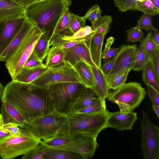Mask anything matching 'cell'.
Wrapping results in <instances>:
<instances>
[{
    "mask_svg": "<svg viewBox=\"0 0 159 159\" xmlns=\"http://www.w3.org/2000/svg\"><path fill=\"white\" fill-rule=\"evenodd\" d=\"M49 69L44 65L37 67L29 68L24 67L17 75L15 80L22 83L30 84L33 81Z\"/></svg>",
    "mask_w": 159,
    "mask_h": 159,
    "instance_id": "obj_21",
    "label": "cell"
},
{
    "mask_svg": "<svg viewBox=\"0 0 159 159\" xmlns=\"http://www.w3.org/2000/svg\"><path fill=\"white\" fill-rule=\"evenodd\" d=\"M141 121L142 155L144 159H159V127L143 111Z\"/></svg>",
    "mask_w": 159,
    "mask_h": 159,
    "instance_id": "obj_10",
    "label": "cell"
},
{
    "mask_svg": "<svg viewBox=\"0 0 159 159\" xmlns=\"http://www.w3.org/2000/svg\"><path fill=\"white\" fill-rule=\"evenodd\" d=\"M71 0H39L25 10V17L43 32L52 30Z\"/></svg>",
    "mask_w": 159,
    "mask_h": 159,
    "instance_id": "obj_2",
    "label": "cell"
},
{
    "mask_svg": "<svg viewBox=\"0 0 159 159\" xmlns=\"http://www.w3.org/2000/svg\"><path fill=\"white\" fill-rule=\"evenodd\" d=\"M0 159H1V157H0Z\"/></svg>",
    "mask_w": 159,
    "mask_h": 159,
    "instance_id": "obj_55",
    "label": "cell"
},
{
    "mask_svg": "<svg viewBox=\"0 0 159 159\" xmlns=\"http://www.w3.org/2000/svg\"><path fill=\"white\" fill-rule=\"evenodd\" d=\"M86 20L84 16H80L71 13L68 29L70 35L75 33L80 28L84 26Z\"/></svg>",
    "mask_w": 159,
    "mask_h": 159,
    "instance_id": "obj_37",
    "label": "cell"
},
{
    "mask_svg": "<svg viewBox=\"0 0 159 159\" xmlns=\"http://www.w3.org/2000/svg\"><path fill=\"white\" fill-rule=\"evenodd\" d=\"M67 124L66 115L54 110L26 122L24 128L37 138L43 140L62 133Z\"/></svg>",
    "mask_w": 159,
    "mask_h": 159,
    "instance_id": "obj_4",
    "label": "cell"
},
{
    "mask_svg": "<svg viewBox=\"0 0 159 159\" xmlns=\"http://www.w3.org/2000/svg\"><path fill=\"white\" fill-rule=\"evenodd\" d=\"M112 18L109 15L102 16L98 20L92 28L93 33H100L106 34L109 31Z\"/></svg>",
    "mask_w": 159,
    "mask_h": 159,
    "instance_id": "obj_33",
    "label": "cell"
},
{
    "mask_svg": "<svg viewBox=\"0 0 159 159\" xmlns=\"http://www.w3.org/2000/svg\"><path fill=\"white\" fill-rule=\"evenodd\" d=\"M25 9L11 0H0V21L25 17Z\"/></svg>",
    "mask_w": 159,
    "mask_h": 159,
    "instance_id": "obj_19",
    "label": "cell"
},
{
    "mask_svg": "<svg viewBox=\"0 0 159 159\" xmlns=\"http://www.w3.org/2000/svg\"><path fill=\"white\" fill-rule=\"evenodd\" d=\"M50 30L43 32L36 42L33 52L43 61L46 58L49 48Z\"/></svg>",
    "mask_w": 159,
    "mask_h": 159,
    "instance_id": "obj_26",
    "label": "cell"
},
{
    "mask_svg": "<svg viewBox=\"0 0 159 159\" xmlns=\"http://www.w3.org/2000/svg\"><path fill=\"white\" fill-rule=\"evenodd\" d=\"M64 82L82 83L74 69L66 62L49 69L30 84L37 88L47 89L53 84Z\"/></svg>",
    "mask_w": 159,
    "mask_h": 159,
    "instance_id": "obj_9",
    "label": "cell"
},
{
    "mask_svg": "<svg viewBox=\"0 0 159 159\" xmlns=\"http://www.w3.org/2000/svg\"><path fill=\"white\" fill-rule=\"evenodd\" d=\"M43 159H84L80 155L61 149H51L45 154Z\"/></svg>",
    "mask_w": 159,
    "mask_h": 159,
    "instance_id": "obj_28",
    "label": "cell"
},
{
    "mask_svg": "<svg viewBox=\"0 0 159 159\" xmlns=\"http://www.w3.org/2000/svg\"><path fill=\"white\" fill-rule=\"evenodd\" d=\"M11 135L8 131L0 126V142Z\"/></svg>",
    "mask_w": 159,
    "mask_h": 159,
    "instance_id": "obj_50",
    "label": "cell"
},
{
    "mask_svg": "<svg viewBox=\"0 0 159 159\" xmlns=\"http://www.w3.org/2000/svg\"><path fill=\"white\" fill-rule=\"evenodd\" d=\"M71 13L69 7L66 9L60 21L55 27L50 32V41L52 37L55 35L62 34L70 35L68 29L70 22Z\"/></svg>",
    "mask_w": 159,
    "mask_h": 159,
    "instance_id": "obj_25",
    "label": "cell"
},
{
    "mask_svg": "<svg viewBox=\"0 0 159 159\" xmlns=\"http://www.w3.org/2000/svg\"><path fill=\"white\" fill-rule=\"evenodd\" d=\"M135 2L132 10L140 11L151 16L158 14L159 9L151 0H134Z\"/></svg>",
    "mask_w": 159,
    "mask_h": 159,
    "instance_id": "obj_29",
    "label": "cell"
},
{
    "mask_svg": "<svg viewBox=\"0 0 159 159\" xmlns=\"http://www.w3.org/2000/svg\"><path fill=\"white\" fill-rule=\"evenodd\" d=\"M152 66L157 79L159 80V49L151 60Z\"/></svg>",
    "mask_w": 159,
    "mask_h": 159,
    "instance_id": "obj_47",
    "label": "cell"
},
{
    "mask_svg": "<svg viewBox=\"0 0 159 159\" xmlns=\"http://www.w3.org/2000/svg\"><path fill=\"white\" fill-rule=\"evenodd\" d=\"M114 38L112 37L108 38L107 40L105 48L102 52V59L106 62L114 57L119 51L118 48H111L114 41Z\"/></svg>",
    "mask_w": 159,
    "mask_h": 159,
    "instance_id": "obj_35",
    "label": "cell"
},
{
    "mask_svg": "<svg viewBox=\"0 0 159 159\" xmlns=\"http://www.w3.org/2000/svg\"><path fill=\"white\" fill-rule=\"evenodd\" d=\"M25 9L30 5L39 0H11Z\"/></svg>",
    "mask_w": 159,
    "mask_h": 159,
    "instance_id": "obj_49",
    "label": "cell"
},
{
    "mask_svg": "<svg viewBox=\"0 0 159 159\" xmlns=\"http://www.w3.org/2000/svg\"><path fill=\"white\" fill-rule=\"evenodd\" d=\"M35 26L25 17L22 25L10 44L0 55V61L6 62Z\"/></svg>",
    "mask_w": 159,
    "mask_h": 159,
    "instance_id": "obj_16",
    "label": "cell"
},
{
    "mask_svg": "<svg viewBox=\"0 0 159 159\" xmlns=\"http://www.w3.org/2000/svg\"><path fill=\"white\" fill-rule=\"evenodd\" d=\"M151 16L143 13L137 21V27L140 29H144L146 31L152 30L155 31L158 30L152 25Z\"/></svg>",
    "mask_w": 159,
    "mask_h": 159,
    "instance_id": "obj_41",
    "label": "cell"
},
{
    "mask_svg": "<svg viewBox=\"0 0 159 159\" xmlns=\"http://www.w3.org/2000/svg\"><path fill=\"white\" fill-rule=\"evenodd\" d=\"M44 65L33 51L28 59L24 67L32 68L41 66Z\"/></svg>",
    "mask_w": 159,
    "mask_h": 159,
    "instance_id": "obj_44",
    "label": "cell"
},
{
    "mask_svg": "<svg viewBox=\"0 0 159 159\" xmlns=\"http://www.w3.org/2000/svg\"><path fill=\"white\" fill-rule=\"evenodd\" d=\"M86 88L80 83L64 82L51 85L47 89L54 110L66 115Z\"/></svg>",
    "mask_w": 159,
    "mask_h": 159,
    "instance_id": "obj_5",
    "label": "cell"
},
{
    "mask_svg": "<svg viewBox=\"0 0 159 159\" xmlns=\"http://www.w3.org/2000/svg\"><path fill=\"white\" fill-rule=\"evenodd\" d=\"M5 87L0 82V99H1L4 91Z\"/></svg>",
    "mask_w": 159,
    "mask_h": 159,
    "instance_id": "obj_53",
    "label": "cell"
},
{
    "mask_svg": "<svg viewBox=\"0 0 159 159\" xmlns=\"http://www.w3.org/2000/svg\"><path fill=\"white\" fill-rule=\"evenodd\" d=\"M4 129L8 131L12 135H19L21 132L20 128L17 124L9 123L2 126Z\"/></svg>",
    "mask_w": 159,
    "mask_h": 159,
    "instance_id": "obj_46",
    "label": "cell"
},
{
    "mask_svg": "<svg viewBox=\"0 0 159 159\" xmlns=\"http://www.w3.org/2000/svg\"><path fill=\"white\" fill-rule=\"evenodd\" d=\"M127 42L134 43L140 41L143 38V32L137 26L134 27L126 31Z\"/></svg>",
    "mask_w": 159,
    "mask_h": 159,
    "instance_id": "obj_42",
    "label": "cell"
},
{
    "mask_svg": "<svg viewBox=\"0 0 159 159\" xmlns=\"http://www.w3.org/2000/svg\"><path fill=\"white\" fill-rule=\"evenodd\" d=\"M147 87L148 95L152 105L159 106V92L148 85H147Z\"/></svg>",
    "mask_w": 159,
    "mask_h": 159,
    "instance_id": "obj_45",
    "label": "cell"
},
{
    "mask_svg": "<svg viewBox=\"0 0 159 159\" xmlns=\"http://www.w3.org/2000/svg\"><path fill=\"white\" fill-rule=\"evenodd\" d=\"M65 52L64 49L52 46L46 57L45 65L48 68L55 67L65 62Z\"/></svg>",
    "mask_w": 159,
    "mask_h": 159,
    "instance_id": "obj_24",
    "label": "cell"
},
{
    "mask_svg": "<svg viewBox=\"0 0 159 159\" xmlns=\"http://www.w3.org/2000/svg\"><path fill=\"white\" fill-rule=\"evenodd\" d=\"M136 113L133 111L114 112H108L107 119L106 128L111 127L120 131L131 130L137 120Z\"/></svg>",
    "mask_w": 159,
    "mask_h": 159,
    "instance_id": "obj_14",
    "label": "cell"
},
{
    "mask_svg": "<svg viewBox=\"0 0 159 159\" xmlns=\"http://www.w3.org/2000/svg\"><path fill=\"white\" fill-rule=\"evenodd\" d=\"M130 71L127 70L124 71L116 75L111 78L108 81L109 89L115 90L124 84Z\"/></svg>",
    "mask_w": 159,
    "mask_h": 159,
    "instance_id": "obj_39",
    "label": "cell"
},
{
    "mask_svg": "<svg viewBox=\"0 0 159 159\" xmlns=\"http://www.w3.org/2000/svg\"><path fill=\"white\" fill-rule=\"evenodd\" d=\"M72 67L77 73L82 83L86 88L93 90L94 81L89 66L84 62H79Z\"/></svg>",
    "mask_w": 159,
    "mask_h": 159,
    "instance_id": "obj_23",
    "label": "cell"
},
{
    "mask_svg": "<svg viewBox=\"0 0 159 159\" xmlns=\"http://www.w3.org/2000/svg\"><path fill=\"white\" fill-rule=\"evenodd\" d=\"M36 27L29 33L13 54L5 62V66L12 80L24 67L33 51L35 45L43 33Z\"/></svg>",
    "mask_w": 159,
    "mask_h": 159,
    "instance_id": "obj_8",
    "label": "cell"
},
{
    "mask_svg": "<svg viewBox=\"0 0 159 159\" xmlns=\"http://www.w3.org/2000/svg\"><path fill=\"white\" fill-rule=\"evenodd\" d=\"M91 26L87 25L81 28L75 33L70 35H59L61 38L66 40H75L84 38L93 32Z\"/></svg>",
    "mask_w": 159,
    "mask_h": 159,
    "instance_id": "obj_36",
    "label": "cell"
},
{
    "mask_svg": "<svg viewBox=\"0 0 159 159\" xmlns=\"http://www.w3.org/2000/svg\"><path fill=\"white\" fill-rule=\"evenodd\" d=\"M149 61V59L140 43L137 49L132 70L136 71L142 70Z\"/></svg>",
    "mask_w": 159,
    "mask_h": 159,
    "instance_id": "obj_32",
    "label": "cell"
},
{
    "mask_svg": "<svg viewBox=\"0 0 159 159\" xmlns=\"http://www.w3.org/2000/svg\"><path fill=\"white\" fill-rule=\"evenodd\" d=\"M153 39L156 43L159 46V30L154 31V34L153 35Z\"/></svg>",
    "mask_w": 159,
    "mask_h": 159,
    "instance_id": "obj_51",
    "label": "cell"
},
{
    "mask_svg": "<svg viewBox=\"0 0 159 159\" xmlns=\"http://www.w3.org/2000/svg\"><path fill=\"white\" fill-rule=\"evenodd\" d=\"M99 98L92 89L86 88L79 96L70 112H75L90 105Z\"/></svg>",
    "mask_w": 159,
    "mask_h": 159,
    "instance_id": "obj_22",
    "label": "cell"
},
{
    "mask_svg": "<svg viewBox=\"0 0 159 159\" xmlns=\"http://www.w3.org/2000/svg\"><path fill=\"white\" fill-rule=\"evenodd\" d=\"M89 66L94 81V86L93 90L99 98L105 100L107 98L110 93L106 76L101 68L96 66Z\"/></svg>",
    "mask_w": 159,
    "mask_h": 159,
    "instance_id": "obj_18",
    "label": "cell"
},
{
    "mask_svg": "<svg viewBox=\"0 0 159 159\" xmlns=\"http://www.w3.org/2000/svg\"><path fill=\"white\" fill-rule=\"evenodd\" d=\"M115 6L122 12L132 10L135 3L134 0H114Z\"/></svg>",
    "mask_w": 159,
    "mask_h": 159,
    "instance_id": "obj_43",
    "label": "cell"
},
{
    "mask_svg": "<svg viewBox=\"0 0 159 159\" xmlns=\"http://www.w3.org/2000/svg\"><path fill=\"white\" fill-rule=\"evenodd\" d=\"M51 149L41 143L35 148L23 155L22 159H43L46 153Z\"/></svg>",
    "mask_w": 159,
    "mask_h": 159,
    "instance_id": "obj_34",
    "label": "cell"
},
{
    "mask_svg": "<svg viewBox=\"0 0 159 159\" xmlns=\"http://www.w3.org/2000/svg\"><path fill=\"white\" fill-rule=\"evenodd\" d=\"M87 42L80 43L64 49L65 56V62L71 66L79 62H83L89 66H96L92 59Z\"/></svg>",
    "mask_w": 159,
    "mask_h": 159,
    "instance_id": "obj_15",
    "label": "cell"
},
{
    "mask_svg": "<svg viewBox=\"0 0 159 159\" xmlns=\"http://www.w3.org/2000/svg\"><path fill=\"white\" fill-rule=\"evenodd\" d=\"M146 94V90L136 82L125 83L110 93L108 100L118 105L120 111H133L141 104Z\"/></svg>",
    "mask_w": 159,
    "mask_h": 159,
    "instance_id": "obj_7",
    "label": "cell"
},
{
    "mask_svg": "<svg viewBox=\"0 0 159 159\" xmlns=\"http://www.w3.org/2000/svg\"><path fill=\"white\" fill-rule=\"evenodd\" d=\"M25 17L0 21V55L21 28Z\"/></svg>",
    "mask_w": 159,
    "mask_h": 159,
    "instance_id": "obj_13",
    "label": "cell"
},
{
    "mask_svg": "<svg viewBox=\"0 0 159 159\" xmlns=\"http://www.w3.org/2000/svg\"><path fill=\"white\" fill-rule=\"evenodd\" d=\"M18 135L11 136L0 142V157L11 159L23 155L36 148L41 140L24 128Z\"/></svg>",
    "mask_w": 159,
    "mask_h": 159,
    "instance_id": "obj_6",
    "label": "cell"
},
{
    "mask_svg": "<svg viewBox=\"0 0 159 159\" xmlns=\"http://www.w3.org/2000/svg\"><path fill=\"white\" fill-rule=\"evenodd\" d=\"M62 143L59 149L74 152L81 155L84 159L93 157L98 144L97 138L82 134H61Z\"/></svg>",
    "mask_w": 159,
    "mask_h": 159,
    "instance_id": "obj_11",
    "label": "cell"
},
{
    "mask_svg": "<svg viewBox=\"0 0 159 159\" xmlns=\"http://www.w3.org/2000/svg\"><path fill=\"white\" fill-rule=\"evenodd\" d=\"M105 35L100 33H92L89 45L92 61L96 66L100 68L101 67L102 50Z\"/></svg>",
    "mask_w": 159,
    "mask_h": 159,
    "instance_id": "obj_20",
    "label": "cell"
},
{
    "mask_svg": "<svg viewBox=\"0 0 159 159\" xmlns=\"http://www.w3.org/2000/svg\"><path fill=\"white\" fill-rule=\"evenodd\" d=\"M155 6L159 9V0H151Z\"/></svg>",
    "mask_w": 159,
    "mask_h": 159,
    "instance_id": "obj_54",
    "label": "cell"
},
{
    "mask_svg": "<svg viewBox=\"0 0 159 159\" xmlns=\"http://www.w3.org/2000/svg\"><path fill=\"white\" fill-rule=\"evenodd\" d=\"M152 108L157 117L159 118V106L152 105Z\"/></svg>",
    "mask_w": 159,
    "mask_h": 159,
    "instance_id": "obj_52",
    "label": "cell"
},
{
    "mask_svg": "<svg viewBox=\"0 0 159 159\" xmlns=\"http://www.w3.org/2000/svg\"><path fill=\"white\" fill-rule=\"evenodd\" d=\"M106 108L105 100L98 98L88 107L74 112L93 113L100 112Z\"/></svg>",
    "mask_w": 159,
    "mask_h": 159,
    "instance_id": "obj_38",
    "label": "cell"
},
{
    "mask_svg": "<svg viewBox=\"0 0 159 159\" xmlns=\"http://www.w3.org/2000/svg\"><path fill=\"white\" fill-rule=\"evenodd\" d=\"M108 112L106 108L93 113L70 112L66 115L67 125L62 134H82L97 138L102 130L107 128Z\"/></svg>",
    "mask_w": 159,
    "mask_h": 159,
    "instance_id": "obj_3",
    "label": "cell"
},
{
    "mask_svg": "<svg viewBox=\"0 0 159 159\" xmlns=\"http://www.w3.org/2000/svg\"><path fill=\"white\" fill-rule=\"evenodd\" d=\"M138 48L136 44L123 45L115 56L112 69L106 76L108 82L116 75L133 68Z\"/></svg>",
    "mask_w": 159,
    "mask_h": 159,
    "instance_id": "obj_12",
    "label": "cell"
},
{
    "mask_svg": "<svg viewBox=\"0 0 159 159\" xmlns=\"http://www.w3.org/2000/svg\"><path fill=\"white\" fill-rule=\"evenodd\" d=\"M153 35L152 32H150L141 42L149 60L152 59L157 51L159 49V46L153 40Z\"/></svg>",
    "mask_w": 159,
    "mask_h": 159,
    "instance_id": "obj_30",
    "label": "cell"
},
{
    "mask_svg": "<svg viewBox=\"0 0 159 159\" xmlns=\"http://www.w3.org/2000/svg\"><path fill=\"white\" fill-rule=\"evenodd\" d=\"M142 79L144 82L159 92V80L153 69L152 62L149 60L142 70Z\"/></svg>",
    "mask_w": 159,
    "mask_h": 159,
    "instance_id": "obj_27",
    "label": "cell"
},
{
    "mask_svg": "<svg viewBox=\"0 0 159 159\" xmlns=\"http://www.w3.org/2000/svg\"><path fill=\"white\" fill-rule=\"evenodd\" d=\"M88 36L86 37L77 40H66L62 39L59 35L54 36L51 39L49 46L61 47L63 49L70 48L76 44L87 42Z\"/></svg>",
    "mask_w": 159,
    "mask_h": 159,
    "instance_id": "obj_31",
    "label": "cell"
},
{
    "mask_svg": "<svg viewBox=\"0 0 159 159\" xmlns=\"http://www.w3.org/2000/svg\"><path fill=\"white\" fill-rule=\"evenodd\" d=\"M101 10L98 4H95L90 8L84 16L91 23V28L94 25L98 20L101 16Z\"/></svg>",
    "mask_w": 159,
    "mask_h": 159,
    "instance_id": "obj_40",
    "label": "cell"
},
{
    "mask_svg": "<svg viewBox=\"0 0 159 159\" xmlns=\"http://www.w3.org/2000/svg\"><path fill=\"white\" fill-rule=\"evenodd\" d=\"M1 100L13 106L26 122L54 110L47 89L12 80L5 86Z\"/></svg>",
    "mask_w": 159,
    "mask_h": 159,
    "instance_id": "obj_1",
    "label": "cell"
},
{
    "mask_svg": "<svg viewBox=\"0 0 159 159\" xmlns=\"http://www.w3.org/2000/svg\"><path fill=\"white\" fill-rule=\"evenodd\" d=\"M0 113V126L9 123L17 124L24 128L25 121L19 112L8 102L1 101Z\"/></svg>",
    "mask_w": 159,
    "mask_h": 159,
    "instance_id": "obj_17",
    "label": "cell"
},
{
    "mask_svg": "<svg viewBox=\"0 0 159 159\" xmlns=\"http://www.w3.org/2000/svg\"><path fill=\"white\" fill-rule=\"evenodd\" d=\"M115 59V56L104 64L101 69L106 76L109 74L113 66Z\"/></svg>",
    "mask_w": 159,
    "mask_h": 159,
    "instance_id": "obj_48",
    "label": "cell"
}]
</instances>
